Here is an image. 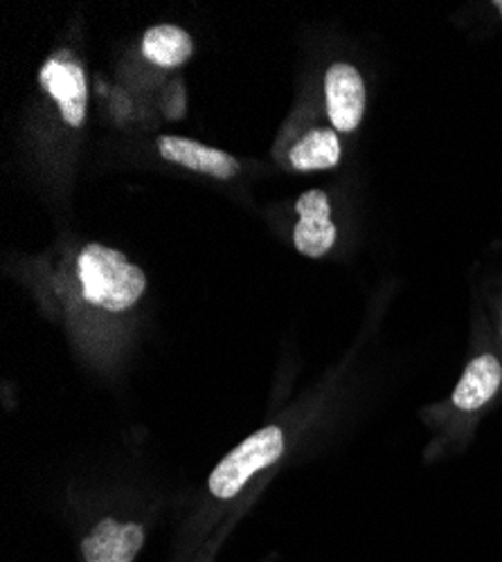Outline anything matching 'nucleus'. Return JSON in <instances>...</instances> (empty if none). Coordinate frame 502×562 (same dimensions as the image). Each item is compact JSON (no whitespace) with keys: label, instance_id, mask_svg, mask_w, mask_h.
<instances>
[{"label":"nucleus","instance_id":"9b49d317","mask_svg":"<svg viewBox=\"0 0 502 562\" xmlns=\"http://www.w3.org/2000/svg\"><path fill=\"white\" fill-rule=\"evenodd\" d=\"M495 8L500 10V14H502V3H495Z\"/></svg>","mask_w":502,"mask_h":562},{"label":"nucleus","instance_id":"9d476101","mask_svg":"<svg viewBox=\"0 0 502 562\" xmlns=\"http://www.w3.org/2000/svg\"><path fill=\"white\" fill-rule=\"evenodd\" d=\"M343 156L338 135L332 128H313L291 151V165L298 171H317L338 167Z\"/></svg>","mask_w":502,"mask_h":562},{"label":"nucleus","instance_id":"20e7f679","mask_svg":"<svg viewBox=\"0 0 502 562\" xmlns=\"http://www.w3.org/2000/svg\"><path fill=\"white\" fill-rule=\"evenodd\" d=\"M300 221L293 232V244L304 257L317 259L332 250L336 241V225L332 221V205L323 190H311L295 203Z\"/></svg>","mask_w":502,"mask_h":562},{"label":"nucleus","instance_id":"6e6552de","mask_svg":"<svg viewBox=\"0 0 502 562\" xmlns=\"http://www.w3.org/2000/svg\"><path fill=\"white\" fill-rule=\"evenodd\" d=\"M502 383V367L495 356L484 353L471 360L462 373V379L453 392V403L455 407H460L465 412L480 409L484 403L493 398Z\"/></svg>","mask_w":502,"mask_h":562},{"label":"nucleus","instance_id":"f257e3e1","mask_svg":"<svg viewBox=\"0 0 502 562\" xmlns=\"http://www.w3.org/2000/svg\"><path fill=\"white\" fill-rule=\"evenodd\" d=\"M81 295L98 308L122 313L145 295L147 274L120 250L88 244L77 259Z\"/></svg>","mask_w":502,"mask_h":562},{"label":"nucleus","instance_id":"7ed1b4c3","mask_svg":"<svg viewBox=\"0 0 502 562\" xmlns=\"http://www.w3.org/2000/svg\"><path fill=\"white\" fill-rule=\"evenodd\" d=\"M38 83L57 102L68 126H83L88 111V81L81 61L72 53L62 50L45 59L38 72Z\"/></svg>","mask_w":502,"mask_h":562},{"label":"nucleus","instance_id":"39448f33","mask_svg":"<svg viewBox=\"0 0 502 562\" xmlns=\"http://www.w3.org/2000/svg\"><path fill=\"white\" fill-rule=\"evenodd\" d=\"M325 98L334 131H356L365 113V83L360 72L349 64H334L325 75Z\"/></svg>","mask_w":502,"mask_h":562},{"label":"nucleus","instance_id":"423d86ee","mask_svg":"<svg viewBox=\"0 0 502 562\" xmlns=\"http://www.w3.org/2000/svg\"><path fill=\"white\" fill-rule=\"evenodd\" d=\"M143 544V525L107 518L83 538L81 558L83 562H133Z\"/></svg>","mask_w":502,"mask_h":562},{"label":"nucleus","instance_id":"1a4fd4ad","mask_svg":"<svg viewBox=\"0 0 502 562\" xmlns=\"http://www.w3.org/2000/svg\"><path fill=\"white\" fill-rule=\"evenodd\" d=\"M194 38L178 25H156L143 36V55L160 68H178L192 59Z\"/></svg>","mask_w":502,"mask_h":562},{"label":"nucleus","instance_id":"0eeeda50","mask_svg":"<svg viewBox=\"0 0 502 562\" xmlns=\"http://www.w3.org/2000/svg\"><path fill=\"white\" fill-rule=\"evenodd\" d=\"M158 151L165 160L188 167L192 171H201L221 180H227L239 173V162L221 149L205 147L197 139L178 137V135H163L158 137Z\"/></svg>","mask_w":502,"mask_h":562},{"label":"nucleus","instance_id":"f03ea898","mask_svg":"<svg viewBox=\"0 0 502 562\" xmlns=\"http://www.w3.org/2000/svg\"><path fill=\"white\" fill-rule=\"evenodd\" d=\"M285 454V432L266 426L227 452L208 477V488L216 499H233L253 475L266 471Z\"/></svg>","mask_w":502,"mask_h":562}]
</instances>
